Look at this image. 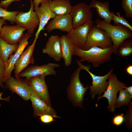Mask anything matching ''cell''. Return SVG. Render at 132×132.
<instances>
[{
  "instance_id": "cell-17",
  "label": "cell",
  "mask_w": 132,
  "mask_h": 132,
  "mask_svg": "<svg viewBox=\"0 0 132 132\" xmlns=\"http://www.w3.org/2000/svg\"><path fill=\"white\" fill-rule=\"evenodd\" d=\"M73 29L72 19L69 13L56 15L48 23L45 29L48 32L57 29L69 33Z\"/></svg>"
},
{
  "instance_id": "cell-18",
  "label": "cell",
  "mask_w": 132,
  "mask_h": 132,
  "mask_svg": "<svg viewBox=\"0 0 132 132\" xmlns=\"http://www.w3.org/2000/svg\"><path fill=\"white\" fill-rule=\"evenodd\" d=\"M42 53L47 54L56 61H60L62 58L60 37L56 35L50 36Z\"/></svg>"
},
{
  "instance_id": "cell-32",
  "label": "cell",
  "mask_w": 132,
  "mask_h": 132,
  "mask_svg": "<svg viewBox=\"0 0 132 132\" xmlns=\"http://www.w3.org/2000/svg\"><path fill=\"white\" fill-rule=\"evenodd\" d=\"M39 119L43 122L45 123H50L54 121V117L48 114H45L40 116Z\"/></svg>"
},
{
  "instance_id": "cell-30",
  "label": "cell",
  "mask_w": 132,
  "mask_h": 132,
  "mask_svg": "<svg viewBox=\"0 0 132 132\" xmlns=\"http://www.w3.org/2000/svg\"><path fill=\"white\" fill-rule=\"evenodd\" d=\"M124 115L123 113L116 115L112 118V124L117 126L121 125L124 122Z\"/></svg>"
},
{
  "instance_id": "cell-20",
  "label": "cell",
  "mask_w": 132,
  "mask_h": 132,
  "mask_svg": "<svg viewBox=\"0 0 132 132\" xmlns=\"http://www.w3.org/2000/svg\"><path fill=\"white\" fill-rule=\"evenodd\" d=\"M62 56L65 66H70L74 55L75 46L70 38L66 35H63L60 37Z\"/></svg>"
},
{
  "instance_id": "cell-35",
  "label": "cell",
  "mask_w": 132,
  "mask_h": 132,
  "mask_svg": "<svg viewBox=\"0 0 132 132\" xmlns=\"http://www.w3.org/2000/svg\"><path fill=\"white\" fill-rule=\"evenodd\" d=\"M127 73L130 76L132 75V66L129 65L125 69Z\"/></svg>"
},
{
  "instance_id": "cell-19",
  "label": "cell",
  "mask_w": 132,
  "mask_h": 132,
  "mask_svg": "<svg viewBox=\"0 0 132 132\" xmlns=\"http://www.w3.org/2000/svg\"><path fill=\"white\" fill-rule=\"evenodd\" d=\"M30 99L33 109V115L34 117H37L43 115L48 114L55 118L58 117L50 106L32 91Z\"/></svg>"
},
{
  "instance_id": "cell-2",
  "label": "cell",
  "mask_w": 132,
  "mask_h": 132,
  "mask_svg": "<svg viewBox=\"0 0 132 132\" xmlns=\"http://www.w3.org/2000/svg\"><path fill=\"white\" fill-rule=\"evenodd\" d=\"M96 27L105 31L110 37L112 43L113 53L116 54L117 49L125 40L132 37V31L123 26L113 25L108 22L98 18L95 21Z\"/></svg>"
},
{
  "instance_id": "cell-4",
  "label": "cell",
  "mask_w": 132,
  "mask_h": 132,
  "mask_svg": "<svg viewBox=\"0 0 132 132\" xmlns=\"http://www.w3.org/2000/svg\"><path fill=\"white\" fill-rule=\"evenodd\" d=\"M77 63L82 69L86 71L91 77L92 81V85L90 87L89 94L91 98L94 99L96 95L98 96V97L101 96V94L104 93L106 90L108 84V81H107L108 77L110 73L112 72L113 68L110 70L106 75L103 76L95 75L90 72L89 70L91 67V66H84L83 65L79 60L76 59Z\"/></svg>"
},
{
  "instance_id": "cell-37",
  "label": "cell",
  "mask_w": 132,
  "mask_h": 132,
  "mask_svg": "<svg viewBox=\"0 0 132 132\" xmlns=\"http://www.w3.org/2000/svg\"><path fill=\"white\" fill-rule=\"evenodd\" d=\"M124 89L125 91L132 96V86L128 87L126 86Z\"/></svg>"
},
{
  "instance_id": "cell-23",
  "label": "cell",
  "mask_w": 132,
  "mask_h": 132,
  "mask_svg": "<svg viewBox=\"0 0 132 132\" xmlns=\"http://www.w3.org/2000/svg\"><path fill=\"white\" fill-rule=\"evenodd\" d=\"M19 44H10L0 37V57L5 63L17 50Z\"/></svg>"
},
{
  "instance_id": "cell-34",
  "label": "cell",
  "mask_w": 132,
  "mask_h": 132,
  "mask_svg": "<svg viewBox=\"0 0 132 132\" xmlns=\"http://www.w3.org/2000/svg\"><path fill=\"white\" fill-rule=\"evenodd\" d=\"M3 93V92H0V101L1 100H3L5 101L6 102H9L10 101V99L11 96H10L8 97L5 98H3L2 97V96ZM1 106V104L0 102V106Z\"/></svg>"
},
{
  "instance_id": "cell-9",
  "label": "cell",
  "mask_w": 132,
  "mask_h": 132,
  "mask_svg": "<svg viewBox=\"0 0 132 132\" xmlns=\"http://www.w3.org/2000/svg\"><path fill=\"white\" fill-rule=\"evenodd\" d=\"M4 83L5 88L9 89L12 93H16L25 100L30 99L32 91L25 80L11 76Z\"/></svg>"
},
{
  "instance_id": "cell-28",
  "label": "cell",
  "mask_w": 132,
  "mask_h": 132,
  "mask_svg": "<svg viewBox=\"0 0 132 132\" xmlns=\"http://www.w3.org/2000/svg\"><path fill=\"white\" fill-rule=\"evenodd\" d=\"M121 6L127 18H132V0H121Z\"/></svg>"
},
{
  "instance_id": "cell-33",
  "label": "cell",
  "mask_w": 132,
  "mask_h": 132,
  "mask_svg": "<svg viewBox=\"0 0 132 132\" xmlns=\"http://www.w3.org/2000/svg\"><path fill=\"white\" fill-rule=\"evenodd\" d=\"M21 0H1L0 2V7L6 9L11 3L15 1H20Z\"/></svg>"
},
{
  "instance_id": "cell-6",
  "label": "cell",
  "mask_w": 132,
  "mask_h": 132,
  "mask_svg": "<svg viewBox=\"0 0 132 132\" xmlns=\"http://www.w3.org/2000/svg\"><path fill=\"white\" fill-rule=\"evenodd\" d=\"M108 79L109 81L108 87L104 94L102 96L98 97L97 102L102 98H106L109 102V105L107 107L108 111L113 112L115 110L114 106L117 98V93L120 90L124 88L126 86V85L119 81L116 76L112 72L109 76Z\"/></svg>"
},
{
  "instance_id": "cell-11",
  "label": "cell",
  "mask_w": 132,
  "mask_h": 132,
  "mask_svg": "<svg viewBox=\"0 0 132 132\" xmlns=\"http://www.w3.org/2000/svg\"><path fill=\"white\" fill-rule=\"evenodd\" d=\"M93 21L73 28L66 35L76 47L83 49L86 43L89 33L94 25Z\"/></svg>"
},
{
  "instance_id": "cell-12",
  "label": "cell",
  "mask_w": 132,
  "mask_h": 132,
  "mask_svg": "<svg viewBox=\"0 0 132 132\" xmlns=\"http://www.w3.org/2000/svg\"><path fill=\"white\" fill-rule=\"evenodd\" d=\"M45 75L31 77L25 80L32 91L50 106L47 86L45 81Z\"/></svg>"
},
{
  "instance_id": "cell-16",
  "label": "cell",
  "mask_w": 132,
  "mask_h": 132,
  "mask_svg": "<svg viewBox=\"0 0 132 132\" xmlns=\"http://www.w3.org/2000/svg\"><path fill=\"white\" fill-rule=\"evenodd\" d=\"M37 39L35 38L33 43L22 52L15 65L14 72L15 78L30 64L34 63L33 53Z\"/></svg>"
},
{
  "instance_id": "cell-36",
  "label": "cell",
  "mask_w": 132,
  "mask_h": 132,
  "mask_svg": "<svg viewBox=\"0 0 132 132\" xmlns=\"http://www.w3.org/2000/svg\"><path fill=\"white\" fill-rule=\"evenodd\" d=\"M43 0H33V2L34 4V9L37 8L39 7V5Z\"/></svg>"
},
{
  "instance_id": "cell-14",
  "label": "cell",
  "mask_w": 132,
  "mask_h": 132,
  "mask_svg": "<svg viewBox=\"0 0 132 132\" xmlns=\"http://www.w3.org/2000/svg\"><path fill=\"white\" fill-rule=\"evenodd\" d=\"M50 0H43L41 6L34 9L39 21V27L35 34V38L37 39L39 33L44 30V27L51 19H53L56 15L51 10L49 6Z\"/></svg>"
},
{
  "instance_id": "cell-13",
  "label": "cell",
  "mask_w": 132,
  "mask_h": 132,
  "mask_svg": "<svg viewBox=\"0 0 132 132\" xmlns=\"http://www.w3.org/2000/svg\"><path fill=\"white\" fill-rule=\"evenodd\" d=\"M31 35L25 33L19 42L18 47L15 53L12 55L8 60L4 63V83L11 76V73L15 68V65L26 46L28 44V40Z\"/></svg>"
},
{
  "instance_id": "cell-15",
  "label": "cell",
  "mask_w": 132,
  "mask_h": 132,
  "mask_svg": "<svg viewBox=\"0 0 132 132\" xmlns=\"http://www.w3.org/2000/svg\"><path fill=\"white\" fill-rule=\"evenodd\" d=\"M26 30L24 27L17 25H5L1 28L0 37L10 44H16L19 43Z\"/></svg>"
},
{
  "instance_id": "cell-3",
  "label": "cell",
  "mask_w": 132,
  "mask_h": 132,
  "mask_svg": "<svg viewBox=\"0 0 132 132\" xmlns=\"http://www.w3.org/2000/svg\"><path fill=\"white\" fill-rule=\"evenodd\" d=\"M81 69L77 68L72 73L67 90L70 96L76 106L79 107L82 106L84 97L89 88L87 85L84 87L80 81L79 75Z\"/></svg>"
},
{
  "instance_id": "cell-21",
  "label": "cell",
  "mask_w": 132,
  "mask_h": 132,
  "mask_svg": "<svg viewBox=\"0 0 132 132\" xmlns=\"http://www.w3.org/2000/svg\"><path fill=\"white\" fill-rule=\"evenodd\" d=\"M109 4L107 1L101 2L96 0H92L89 5V7L96 9L99 17L104 21L110 23L112 17V12L109 10Z\"/></svg>"
},
{
  "instance_id": "cell-5",
  "label": "cell",
  "mask_w": 132,
  "mask_h": 132,
  "mask_svg": "<svg viewBox=\"0 0 132 132\" xmlns=\"http://www.w3.org/2000/svg\"><path fill=\"white\" fill-rule=\"evenodd\" d=\"M103 48L112 47L111 39L104 30L93 26L88 34L87 41L83 50H87L93 47Z\"/></svg>"
},
{
  "instance_id": "cell-25",
  "label": "cell",
  "mask_w": 132,
  "mask_h": 132,
  "mask_svg": "<svg viewBox=\"0 0 132 132\" xmlns=\"http://www.w3.org/2000/svg\"><path fill=\"white\" fill-rule=\"evenodd\" d=\"M119 97L117 98L114 106V108H120L124 106H129L132 104L131 100L132 98L131 96L124 88L122 89L119 91Z\"/></svg>"
},
{
  "instance_id": "cell-38",
  "label": "cell",
  "mask_w": 132,
  "mask_h": 132,
  "mask_svg": "<svg viewBox=\"0 0 132 132\" xmlns=\"http://www.w3.org/2000/svg\"><path fill=\"white\" fill-rule=\"evenodd\" d=\"M5 24H6V20L2 18H0V34L3 25Z\"/></svg>"
},
{
  "instance_id": "cell-10",
  "label": "cell",
  "mask_w": 132,
  "mask_h": 132,
  "mask_svg": "<svg viewBox=\"0 0 132 132\" xmlns=\"http://www.w3.org/2000/svg\"><path fill=\"white\" fill-rule=\"evenodd\" d=\"M60 66L58 64L53 63H49L40 66L33 65L27 66L20 73L17 78L25 77L26 79H28L41 75L55 76L57 73L54 69Z\"/></svg>"
},
{
  "instance_id": "cell-7",
  "label": "cell",
  "mask_w": 132,
  "mask_h": 132,
  "mask_svg": "<svg viewBox=\"0 0 132 132\" xmlns=\"http://www.w3.org/2000/svg\"><path fill=\"white\" fill-rule=\"evenodd\" d=\"M30 6L27 12H20L16 15L15 22L17 25L24 27L27 33L31 35L34 33L35 29L39 26V21L36 13L34 11V4L32 0H30Z\"/></svg>"
},
{
  "instance_id": "cell-29",
  "label": "cell",
  "mask_w": 132,
  "mask_h": 132,
  "mask_svg": "<svg viewBox=\"0 0 132 132\" xmlns=\"http://www.w3.org/2000/svg\"><path fill=\"white\" fill-rule=\"evenodd\" d=\"M129 108L125 115H124L125 120L124 122L125 125L129 129H131L132 127V104L129 106Z\"/></svg>"
},
{
  "instance_id": "cell-27",
  "label": "cell",
  "mask_w": 132,
  "mask_h": 132,
  "mask_svg": "<svg viewBox=\"0 0 132 132\" xmlns=\"http://www.w3.org/2000/svg\"><path fill=\"white\" fill-rule=\"evenodd\" d=\"M19 11H9L0 7V17L9 21L11 24L15 22V17Z\"/></svg>"
},
{
  "instance_id": "cell-8",
  "label": "cell",
  "mask_w": 132,
  "mask_h": 132,
  "mask_svg": "<svg viewBox=\"0 0 132 132\" xmlns=\"http://www.w3.org/2000/svg\"><path fill=\"white\" fill-rule=\"evenodd\" d=\"M91 9L89 5L84 2H79L72 6L70 14L73 28L92 21L93 14Z\"/></svg>"
},
{
  "instance_id": "cell-26",
  "label": "cell",
  "mask_w": 132,
  "mask_h": 132,
  "mask_svg": "<svg viewBox=\"0 0 132 132\" xmlns=\"http://www.w3.org/2000/svg\"><path fill=\"white\" fill-rule=\"evenodd\" d=\"M112 20L113 22L114 25L119 24L122 25L132 31V26L126 19L120 15L119 12H116V15L113 12H112Z\"/></svg>"
},
{
  "instance_id": "cell-1",
  "label": "cell",
  "mask_w": 132,
  "mask_h": 132,
  "mask_svg": "<svg viewBox=\"0 0 132 132\" xmlns=\"http://www.w3.org/2000/svg\"><path fill=\"white\" fill-rule=\"evenodd\" d=\"M113 53L112 47L103 48L94 46L84 50L75 46L74 55L79 57L80 62L87 61L91 63L93 67H97L110 61Z\"/></svg>"
},
{
  "instance_id": "cell-31",
  "label": "cell",
  "mask_w": 132,
  "mask_h": 132,
  "mask_svg": "<svg viewBox=\"0 0 132 132\" xmlns=\"http://www.w3.org/2000/svg\"><path fill=\"white\" fill-rule=\"evenodd\" d=\"M4 63L0 57V87L3 88L4 86Z\"/></svg>"
},
{
  "instance_id": "cell-24",
  "label": "cell",
  "mask_w": 132,
  "mask_h": 132,
  "mask_svg": "<svg viewBox=\"0 0 132 132\" xmlns=\"http://www.w3.org/2000/svg\"><path fill=\"white\" fill-rule=\"evenodd\" d=\"M132 54V37L125 40L119 46L116 54L121 57L129 56Z\"/></svg>"
},
{
  "instance_id": "cell-22",
  "label": "cell",
  "mask_w": 132,
  "mask_h": 132,
  "mask_svg": "<svg viewBox=\"0 0 132 132\" xmlns=\"http://www.w3.org/2000/svg\"><path fill=\"white\" fill-rule=\"evenodd\" d=\"M49 6L56 15L69 14L72 7L69 0H50Z\"/></svg>"
}]
</instances>
